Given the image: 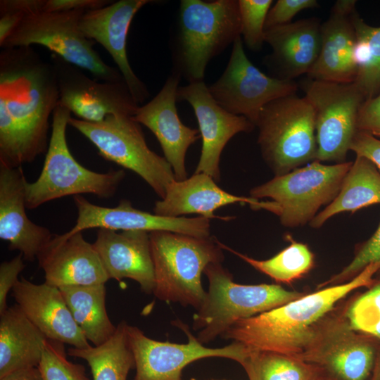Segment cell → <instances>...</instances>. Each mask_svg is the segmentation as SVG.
Wrapping results in <instances>:
<instances>
[{
  "label": "cell",
  "instance_id": "obj_1",
  "mask_svg": "<svg viewBox=\"0 0 380 380\" xmlns=\"http://www.w3.org/2000/svg\"><path fill=\"white\" fill-rule=\"evenodd\" d=\"M59 103L53 64L31 46L0 52V164L18 167L46 153L49 118Z\"/></svg>",
  "mask_w": 380,
  "mask_h": 380
},
{
  "label": "cell",
  "instance_id": "obj_2",
  "mask_svg": "<svg viewBox=\"0 0 380 380\" xmlns=\"http://www.w3.org/2000/svg\"><path fill=\"white\" fill-rule=\"evenodd\" d=\"M380 271V262L368 265L350 281L319 289L281 306L237 321L221 337L251 349L299 355L315 324L352 291L368 287Z\"/></svg>",
  "mask_w": 380,
  "mask_h": 380
},
{
  "label": "cell",
  "instance_id": "obj_3",
  "mask_svg": "<svg viewBox=\"0 0 380 380\" xmlns=\"http://www.w3.org/2000/svg\"><path fill=\"white\" fill-rule=\"evenodd\" d=\"M154 267L153 293L159 300L191 305L197 310L207 292L201 275L210 263L224 260L220 241L167 231L149 233Z\"/></svg>",
  "mask_w": 380,
  "mask_h": 380
},
{
  "label": "cell",
  "instance_id": "obj_4",
  "mask_svg": "<svg viewBox=\"0 0 380 380\" xmlns=\"http://www.w3.org/2000/svg\"><path fill=\"white\" fill-rule=\"evenodd\" d=\"M353 162L324 165L314 160L250 191L258 199L250 207L275 214L282 225L297 227L310 223L323 205L337 196Z\"/></svg>",
  "mask_w": 380,
  "mask_h": 380
},
{
  "label": "cell",
  "instance_id": "obj_5",
  "mask_svg": "<svg viewBox=\"0 0 380 380\" xmlns=\"http://www.w3.org/2000/svg\"><path fill=\"white\" fill-rule=\"evenodd\" d=\"M204 302L193 317V329L203 344L213 341L233 324L281 306L307 293L287 291L279 284H240L221 262L209 264Z\"/></svg>",
  "mask_w": 380,
  "mask_h": 380
},
{
  "label": "cell",
  "instance_id": "obj_6",
  "mask_svg": "<svg viewBox=\"0 0 380 380\" xmlns=\"http://www.w3.org/2000/svg\"><path fill=\"white\" fill-rule=\"evenodd\" d=\"M70 117V111L58 103L52 115L51 137L42 172L36 181L25 185L28 209L68 196L91 194L99 198H110L125 178L122 170L97 172L75 159L66 139Z\"/></svg>",
  "mask_w": 380,
  "mask_h": 380
},
{
  "label": "cell",
  "instance_id": "obj_7",
  "mask_svg": "<svg viewBox=\"0 0 380 380\" xmlns=\"http://www.w3.org/2000/svg\"><path fill=\"white\" fill-rule=\"evenodd\" d=\"M178 74L203 81L208 62L241 34L237 0H182L178 20Z\"/></svg>",
  "mask_w": 380,
  "mask_h": 380
},
{
  "label": "cell",
  "instance_id": "obj_8",
  "mask_svg": "<svg viewBox=\"0 0 380 380\" xmlns=\"http://www.w3.org/2000/svg\"><path fill=\"white\" fill-rule=\"evenodd\" d=\"M379 353L376 338L351 327L342 300L315 324L296 357L320 368L327 380H371Z\"/></svg>",
  "mask_w": 380,
  "mask_h": 380
},
{
  "label": "cell",
  "instance_id": "obj_9",
  "mask_svg": "<svg viewBox=\"0 0 380 380\" xmlns=\"http://www.w3.org/2000/svg\"><path fill=\"white\" fill-rule=\"evenodd\" d=\"M255 126L262 158L275 176L316 160L315 113L305 96L272 101L262 109Z\"/></svg>",
  "mask_w": 380,
  "mask_h": 380
},
{
  "label": "cell",
  "instance_id": "obj_10",
  "mask_svg": "<svg viewBox=\"0 0 380 380\" xmlns=\"http://www.w3.org/2000/svg\"><path fill=\"white\" fill-rule=\"evenodd\" d=\"M68 125L87 137L104 159L139 175L162 199L176 180L164 157L151 151L133 116L111 115L99 122L70 117Z\"/></svg>",
  "mask_w": 380,
  "mask_h": 380
},
{
  "label": "cell",
  "instance_id": "obj_11",
  "mask_svg": "<svg viewBox=\"0 0 380 380\" xmlns=\"http://www.w3.org/2000/svg\"><path fill=\"white\" fill-rule=\"evenodd\" d=\"M86 11H40L25 16L12 34L0 46L1 49L43 46L96 80H124L118 68L106 64L94 49L95 42L87 38L80 28Z\"/></svg>",
  "mask_w": 380,
  "mask_h": 380
},
{
  "label": "cell",
  "instance_id": "obj_12",
  "mask_svg": "<svg viewBox=\"0 0 380 380\" xmlns=\"http://www.w3.org/2000/svg\"><path fill=\"white\" fill-rule=\"evenodd\" d=\"M303 89L305 97L315 113L317 144L315 160L346 162L358 131V113L365 97L353 82L341 84L309 79Z\"/></svg>",
  "mask_w": 380,
  "mask_h": 380
},
{
  "label": "cell",
  "instance_id": "obj_13",
  "mask_svg": "<svg viewBox=\"0 0 380 380\" xmlns=\"http://www.w3.org/2000/svg\"><path fill=\"white\" fill-rule=\"evenodd\" d=\"M297 89L293 80L270 77L256 68L245 53L241 36L233 43L224 72L208 87L211 96L222 108L246 118L255 126L267 104L295 94Z\"/></svg>",
  "mask_w": 380,
  "mask_h": 380
},
{
  "label": "cell",
  "instance_id": "obj_14",
  "mask_svg": "<svg viewBox=\"0 0 380 380\" xmlns=\"http://www.w3.org/2000/svg\"><path fill=\"white\" fill-rule=\"evenodd\" d=\"M172 324L186 334V343L153 340L138 327L127 324V332L136 368L133 380H181L183 369L194 361L220 357L240 363L247 353V347L236 341L222 348L205 347L186 324L179 320L173 321Z\"/></svg>",
  "mask_w": 380,
  "mask_h": 380
},
{
  "label": "cell",
  "instance_id": "obj_15",
  "mask_svg": "<svg viewBox=\"0 0 380 380\" xmlns=\"http://www.w3.org/2000/svg\"><path fill=\"white\" fill-rule=\"evenodd\" d=\"M58 80L59 104L79 119L99 122L111 115L134 116L139 105L125 80H94L82 70L56 54L51 55Z\"/></svg>",
  "mask_w": 380,
  "mask_h": 380
},
{
  "label": "cell",
  "instance_id": "obj_16",
  "mask_svg": "<svg viewBox=\"0 0 380 380\" xmlns=\"http://www.w3.org/2000/svg\"><path fill=\"white\" fill-rule=\"evenodd\" d=\"M177 98V101H187L193 108L202 139L201 156L194 173H205L219 182L220 159L224 146L236 134L252 131L255 125L218 105L203 81L179 87Z\"/></svg>",
  "mask_w": 380,
  "mask_h": 380
},
{
  "label": "cell",
  "instance_id": "obj_17",
  "mask_svg": "<svg viewBox=\"0 0 380 380\" xmlns=\"http://www.w3.org/2000/svg\"><path fill=\"white\" fill-rule=\"evenodd\" d=\"M77 211L75 225L69 234L89 229H108L114 231L141 230L148 232L167 231L197 237H208L209 219L197 217H169L134 208L127 199L115 207H103L90 203L82 195L73 196Z\"/></svg>",
  "mask_w": 380,
  "mask_h": 380
},
{
  "label": "cell",
  "instance_id": "obj_18",
  "mask_svg": "<svg viewBox=\"0 0 380 380\" xmlns=\"http://www.w3.org/2000/svg\"><path fill=\"white\" fill-rule=\"evenodd\" d=\"M151 1H113L104 7L86 11L79 25L87 38L99 43L109 53L139 106L149 96V92L130 66L127 54V38L136 13Z\"/></svg>",
  "mask_w": 380,
  "mask_h": 380
},
{
  "label": "cell",
  "instance_id": "obj_19",
  "mask_svg": "<svg viewBox=\"0 0 380 380\" xmlns=\"http://www.w3.org/2000/svg\"><path fill=\"white\" fill-rule=\"evenodd\" d=\"M179 77L176 72L169 76L158 94L139 106L133 116L156 136L178 181L187 178L186 153L200 137L199 130L184 125L178 115L176 101Z\"/></svg>",
  "mask_w": 380,
  "mask_h": 380
},
{
  "label": "cell",
  "instance_id": "obj_20",
  "mask_svg": "<svg viewBox=\"0 0 380 380\" xmlns=\"http://www.w3.org/2000/svg\"><path fill=\"white\" fill-rule=\"evenodd\" d=\"M37 260L45 283L61 288L106 284L109 279L99 255L82 232L54 234Z\"/></svg>",
  "mask_w": 380,
  "mask_h": 380
},
{
  "label": "cell",
  "instance_id": "obj_21",
  "mask_svg": "<svg viewBox=\"0 0 380 380\" xmlns=\"http://www.w3.org/2000/svg\"><path fill=\"white\" fill-rule=\"evenodd\" d=\"M21 167L0 164V238L8 243L9 250L19 251L25 260L32 262L53 234L27 215V182Z\"/></svg>",
  "mask_w": 380,
  "mask_h": 380
},
{
  "label": "cell",
  "instance_id": "obj_22",
  "mask_svg": "<svg viewBox=\"0 0 380 380\" xmlns=\"http://www.w3.org/2000/svg\"><path fill=\"white\" fill-rule=\"evenodd\" d=\"M11 291L23 312L48 339L77 348L91 346L58 288L45 282L36 284L22 277Z\"/></svg>",
  "mask_w": 380,
  "mask_h": 380
},
{
  "label": "cell",
  "instance_id": "obj_23",
  "mask_svg": "<svg viewBox=\"0 0 380 380\" xmlns=\"http://www.w3.org/2000/svg\"><path fill=\"white\" fill-rule=\"evenodd\" d=\"M92 245L109 279L129 278L137 281L143 292L153 293L155 276L149 232L98 229Z\"/></svg>",
  "mask_w": 380,
  "mask_h": 380
},
{
  "label": "cell",
  "instance_id": "obj_24",
  "mask_svg": "<svg viewBox=\"0 0 380 380\" xmlns=\"http://www.w3.org/2000/svg\"><path fill=\"white\" fill-rule=\"evenodd\" d=\"M258 199L238 196L221 189L205 173H194L184 180L173 181L163 198L156 202L153 213L160 216L179 217L187 214H198L207 219L229 220L234 217H220L215 211L227 205L239 203L253 205Z\"/></svg>",
  "mask_w": 380,
  "mask_h": 380
},
{
  "label": "cell",
  "instance_id": "obj_25",
  "mask_svg": "<svg viewBox=\"0 0 380 380\" xmlns=\"http://www.w3.org/2000/svg\"><path fill=\"white\" fill-rule=\"evenodd\" d=\"M351 15L331 11L329 18L321 25L320 51L307 73L309 79L341 84L354 82L357 63Z\"/></svg>",
  "mask_w": 380,
  "mask_h": 380
},
{
  "label": "cell",
  "instance_id": "obj_26",
  "mask_svg": "<svg viewBox=\"0 0 380 380\" xmlns=\"http://www.w3.org/2000/svg\"><path fill=\"white\" fill-rule=\"evenodd\" d=\"M321 25L317 18H311L265 31V42L271 46L272 58L284 79L307 75L312 68L320 51Z\"/></svg>",
  "mask_w": 380,
  "mask_h": 380
},
{
  "label": "cell",
  "instance_id": "obj_27",
  "mask_svg": "<svg viewBox=\"0 0 380 380\" xmlns=\"http://www.w3.org/2000/svg\"><path fill=\"white\" fill-rule=\"evenodd\" d=\"M48 338L15 304L0 315V378L38 367Z\"/></svg>",
  "mask_w": 380,
  "mask_h": 380
},
{
  "label": "cell",
  "instance_id": "obj_28",
  "mask_svg": "<svg viewBox=\"0 0 380 380\" xmlns=\"http://www.w3.org/2000/svg\"><path fill=\"white\" fill-rule=\"evenodd\" d=\"M380 203V172L367 158L356 156L346 175L336 198L309 223L321 227L329 218L345 212L357 210Z\"/></svg>",
  "mask_w": 380,
  "mask_h": 380
},
{
  "label": "cell",
  "instance_id": "obj_29",
  "mask_svg": "<svg viewBox=\"0 0 380 380\" xmlns=\"http://www.w3.org/2000/svg\"><path fill=\"white\" fill-rule=\"evenodd\" d=\"M72 315L86 339L98 346L115 334L106 308L105 284L59 288Z\"/></svg>",
  "mask_w": 380,
  "mask_h": 380
},
{
  "label": "cell",
  "instance_id": "obj_30",
  "mask_svg": "<svg viewBox=\"0 0 380 380\" xmlns=\"http://www.w3.org/2000/svg\"><path fill=\"white\" fill-rule=\"evenodd\" d=\"M125 321L117 325L115 334L98 346L86 348H70L68 354L85 360L93 380H127L129 372L135 367Z\"/></svg>",
  "mask_w": 380,
  "mask_h": 380
},
{
  "label": "cell",
  "instance_id": "obj_31",
  "mask_svg": "<svg viewBox=\"0 0 380 380\" xmlns=\"http://www.w3.org/2000/svg\"><path fill=\"white\" fill-rule=\"evenodd\" d=\"M247 348L239 364L249 380H327L320 368L296 356Z\"/></svg>",
  "mask_w": 380,
  "mask_h": 380
},
{
  "label": "cell",
  "instance_id": "obj_32",
  "mask_svg": "<svg viewBox=\"0 0 380 380\" xmlns=\"http://www.w3.org/2000/svg\"><path fill=\"white\" fill-rule=\"evenodd\" d=\"M351 19L356 36L357 63L353 83L369 99L380 94V27L366 23L356 11Z\"/></svg>",
  "mask_w": 380,
  "mask_h": 380
},
{
  "label": "cell",
  "instance_id": "obj_33",
  "mask_svg": "<svg viewBox=\"0 0 380 380\" xmlns=\"http://www.w3.org/2000/svg\"><path fill=\"white\" fill-rule=\"evenodd\" d=\"M290 244L273 257L255 260L227 247L221 242L222 249L229 251L255 270L267 275L277 283L291 284L308 274L315 266V255L309 247L290 237Z\"/></svg>",
  "mask_w": 380,
  "mask_h": 380
},
{
  "label": "cell",
  "instance_id": "obj_34",
  "mask_svg": "<svg viewBox=\"0 0 380 380\" xmlns=\"http://www.w3.org/2000/svg\"><path fill=\"white\" fill-rule=\"evenodd\" d=\"M343 304L351 327L380 341V277L363 292L343 300Z\"/></svg>",
  "mask_w": 380,
  "mask_h": 380
},
{
  "label": "cell",
  "instance_id": "obj_35",
  "mask_svg": "<svg viewBox=\"0 0 380 380\" xmlns=\"http://www.w3.org/2000/svg\"><path fill=\"white\" fill-rule=\"evenodd\" d=\"M64 343L47 340L38 366L43 380H90L85 367L67 358Z\"/></svg>",
  "mask_w": 380,
  "mask_h": 380
},
{
  "label": "cell",
  "instance_id": "obj_36",
  "mask_svg": "<svg viewBox=\"0 0 380 380\" xmlns=\"http://www.w3.org/2000/svg\"><path fill=\"white\" fill-rule=\"evenodd\" d=\"M241 34L246 46L253 51L265 42V23L272 0H238Z\"/></svg>",
  "mask_w": 380,
  "mask_h": 380
},
{
  "label": "cell",
  "instance_id": "obj_37",
  "mask_svg": "<svg viewBox=\"0 0 380 380\" xmlns=\"http://www.w3.org/2000/svg\"><path fill=\"white\" fill-rule=\"evenodd\" d=\"M380 262V222L374 233L366 241L356 246L350 262L338 273L324 281L318 289L348 282L357 276L368 265Z\"/></svg>",
  "mask_w": 380,
  "mask_h": 380
},
{
  "label": "cell",
  "instance_id": "obj_38",
  "mask_svg": "<svg viewBox=\"0 0 380 380\" xmlns=\"http://www.w3.org/2000/svg\"><path fill=\"white\" fill-rule=\"evenodd\" d=\"M45 0L0 1V46L27 15L42 11Z\"/></svg>",
  "mask_w": 380,
  "mask_h": 380
},
{
  "label": "cell",
  "instance_id": "obj_39",
  "mask_svg": "<svg viewBox=\"0 0 380 380\" xmlns=\"http://www.w3.org/2000/svg\"><path fill=\"white\" fill-rule=\"evenodd\" d=\"M317 6H318V2L316 0H278L268 11L265 23V31L289 24L300 11Z\"/></svg>",
  "mask_w": 380,
  "mask_h": 380
},
{
  "label": "cell",
  "instance_id": "obj_40",
  "mask_svg": "<svg viewBox=\"0 0 380 380\" xmlns=\"http://www.w3.org/2000/svg\"><path fill=\"white\" fill-rule=\"evenodd\" d=\"M23 255L19 253L9 261L0 265V315L8 308L7 296L18 282L20 273L25 267Z\"/></svg>",
  "mask_w": 380,
  "mask_h": 380
},
{
  "label": "cell",
  "instance_id": "obj_41",
  "mask_svg": "<svg viewBox=\"0 0 380 380\" xmlns=\"http://www.w3.org/2000/svg\"><path fill=\"white\" fill-rule=\"evenodd\" d=\"M357 127L358 131L380 139V94L363 102L359 110Z\"/></svg>",
  "mask_w": 380,
  "mask_h": 380
},
{
  "label": "cell",
  "instance_id": "obj_42",
  "mask_svg": "<svg viewBox=\"0 0 380 380\" xmlns=\"http://www.w3.org/2000/svg\"><path fill=\"white\" fill-rule=\"evenodd\" d=\"M350 151L355 152L356 156H362L371 160L380 172V139L369 133L357 131Z\"/></svg>",
  "mask_w": 380,
  "mask_h": 380
},
{
  "label": "cell",
  "instance_id": "obj_43",
  "mask_svg": "<svg viewBox=\"0 0 380 380\" xmlns=\"http://www.w3.org/2000/svg\"><path fill=\"white\" fill-rule=\"evenodd\" d=\"M112 2L109 0H45L43 11L61 12L74 10L87 11L104 7Z\"/></svg>",
  "mask_w": 380,
  "mask_h": 380
},
{
  "label": "cell",
  "instance_id": "obj_44",
  "mask_svg": "<svg viewBox=\"0 0 380 380\" xmlns=\"http://www.w3.org/2000/svg\"><path fill=\"white\" fill-rule=\"evenodd\" d=\"M0 380H43L39 367H27L13 372Z\"/></svg>",
  "mask_w": 380,
  "mask_h": 380
},
{
  "label": "cell",
  "instance_id": "obj_45",
  "mask_svg": "<svg viewBox=\"0 0 380 380\" xmlns=\"http://www.w3.org/2000/svg\"><path fill=\"white\" fill-rule=\"evenodd\" d=\"M355 0H338L333 6L331 11L350 15L355 11Z\"/></svg>",
  "mask_w": 380,
  "mask_h": 380
},
{
  "label": "cell",
  "instance_id": "obj_46",
  "mask_svg": "<svg viewBox=\"0 0 380 380\" xmlns=\"http://www.w3.org/2000/svg\"><path fill=\"white\" fill-rule=\"evenodd\" d=\"M371 380H380V353Z\"/></svg>",
  "mask_w": 380,
  "mask_h": 380
},
{
  "label": "cell",
  "instance_id": "obj_47",
  "mask_svg": "<svg viewBox=\"0 0 380 380\" xmlns=\"http://www.w3.org/2000/svg\"><path fill=\"white\" fill-rule=\"evenodd\" d=\"M191 380H196L195 379H191ZM212 380H226V379H212Z\"/></svg>",
  "mask_w": 380,
  "mask_h": 380
}]
</instances>
